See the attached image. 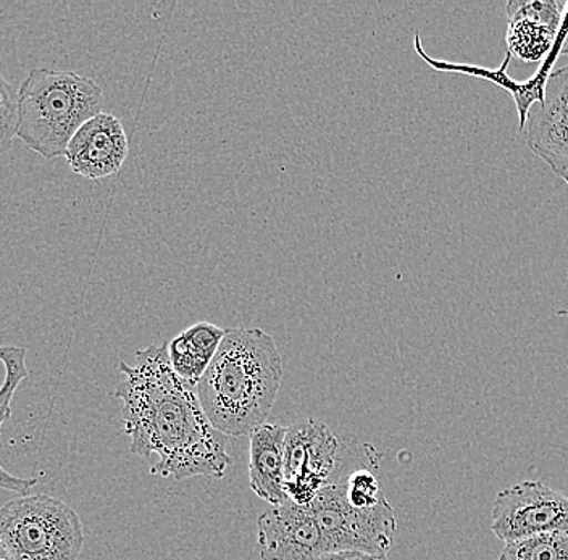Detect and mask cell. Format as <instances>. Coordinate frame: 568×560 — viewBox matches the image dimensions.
Listing matches in <instances>:
<instances>
[{
  "instance_id": "18",
  "label": "cell",
  "mask_w": 568,
  "mask_h": 560,
  "mask_svg": "<svg viewBox=\"0 0 568 560\" xmlns=\"http://www.w3.org/2000/svg\"><path fill=\"white\" fill-rule=\"evenodd\" d=\"M314 560H388V556L367 554V552L357 551H336L325 552Z\"/></svg>"
},
{
  "instance_id": "16",
  "label": "cell",
  "mask_w": 568,
  "mask_h": 560,
  "mask_svg": "<svg viewBox=\"0 0 568 560\" xmlns=\"http://www.w3.org/2000/svg\"><path fill=\"white\" fill-rule=\"evenodd\" d=\"M344 489L351 506L357 509H371L385 499L378 478L367 467L355 469L344 477Z\"/></svg>"
},
{
  "instance_id": "2",
  "label": "cell",
  "mask_w": 568,
  "mask_h": 560,
  "mask_svg": "<svg viewBox=\"0 0 568 560\" xmlns=\"http://www.w3.org/2000/svg\"><path fill=\"white\" fill-rule=\"evenodd\" d=\"M282 381L275 339L261 328H231L195 393L213 428L240 438L266 424Z\"/></svg>"
},
{
  "instance_id": "10",
  "label": "cell",
  "mask_w": 568,
  "mask_h": 560,
  "mask_svg": "<svg viewBox=\"0 0 568 560\" xmlns=\"http://www.w3.org/2000/svg\"><path fill=\"white\" fill-rule=\"evenodd\" d=\"M130 144L123 123L112 113H99L71 138L65 155L71 172L83 179H109L122 170Z\"/></svg>"
},
{
  "instance_id": "4",
  "label": "cell",
  "mask_w": 568,
  "mask_h": 560,
  "mask_svg": "<svg viewBox=\"0 0 568 560\" xmlns=\"http://www.w3.org/2000/svg\"><path fill=\"white\" fill-rule=\"evenodd\" d=\"M0 540L16 560H78L83 523L73 507L52 496H17L0 507Z\"/></svg>"
},
{
  "instance_id": "19",
  "label": "cell",
  "mask_w": 568,
  "mask_h": 560,
  "mask_svg": "<svg viewBox=\"0 0 568 560\" xmlns=\"http://www.w3.org/2000/svg\"><path fill=\"white\" fill-rule=\"evenodd\" d=\"M0 560H16L12 558V554H10L9 549L6 548L2 540H0Z\"/></svg>"
},
{
  "instance_id": "17",
  "label": "cell",
  "mask_w": 568,
  "mask_h": 560,
  "mask_svg": "<svg viewBox=\"0 0 568 560\" xmlns=\"http://www.w3.org/2000/svg\"><path fill=\"white\" fill-rule=\"evenodd\" d=\"M18 130V91L0 73V154L12 149Z\"/></svg>"
},
{
  "instance_id": "5",
  "label": "cell",
  "mask_w": 568,
  "mask_h": 560,
  "mask_svg": "<svg viewBox=\"0 0 568 560\" xmlns=\"http://www.w3.org/2000/svg\"><path fill=\"white\" fill-rule=\"evenodd\" d=\"M344 460L337 474L308 505L317 517L329 552L357 551L386 556L396 538L397 520L388 499L371 509L351 506L344 489Z\"/></svg>"
},
{
  "instance_id": "13",
  "label": "cell",
  "mask_w": 568,
  "mask_h": 560,
  "mask_svg": "<svg viewBox=\"0 0 568 560\" xmlns=\"http://www.w3.org/2000/svg\"><path fill=\"white\" fill-rule=\"evenodd\" d=\"M225 336L226 329L211 322H197L184 329L166 344L173 371L181 380L197 388Z\"/></svg>"
},
{
  "instance_id": "15",
  "label": "cell",
  "mask_w": 568,
  "mask_h": 560,
  "mask_svg": "<svg viewBox=\"0 0 568 560\" xmlns=\"http://www.w3.org/2000/svg\"><path fill=\"white\" fill-rule=\"evenodd\" d=\"M499 560H568L567 531L504 542Z\"/></svg>"
},
{
  "instance_id": "9",
  "label": "cell",
  "mask_w": 568,
  "mask_h": 560,
  "mask_svg": "<svg viewBox=\"0 0 568 560\" xmlns=\"http://www.w3.org/2000/svg\"><path fill=\"white\" fill-rule=\"evenodd\" d=\"M525 125L528 147L568 184V65L549 74Z\"/></svg>"
},
{
  "instance_id": "6",
  "label": "cell",
  "mask_w": 568,
  "mask_h": 560,
  "mask_svg": "<svg viewBox=\"0 0 568 560\" xmlns=\"http://www.w3.org/2000/svg\"><path fill=\"white\" fill-rule=\"evenodd\" d=\"M339 439L325 421L307 418L287 427L284 438V492L294 505L308 506L335 478L343 457Z\"/></svg>"
},
{
  "instance_id": "1",
  "label": "cell",
  "mask_w": 568,
  "mask_h": 560,
  "mask_svg": "<svg viewBox=\"0 0 568 560\" xmlns=\"http://www.w3.org/2000/svg\"><path fill=\"white\" fill-rule=\"evenodd\" d=\"M116 399L123 403L130 451L151 462V474L180 481L222 480L233 466L226 436L213 428L194 386L173 371L165 346L138 350L136 365L122 362Z\"/></svg>"
},
{
  "instance_id": "20",
  "label": "cell",
  "mask_w": 568,
  "mask_h": 560,
  "mask_svg": "<svg viewBox=\"0 0 568 560\" xmlns=\"http://www.w3.org/2000/svg\"><path fill=\"white\" fill-rule=\"evenodd\" d=\"M564 55L568 54V34L566 37V41H564L562 49H560Z\"/></svg>"
},
{
  "instance_id": "3",
  "label": "cell",
  "mask_w": 568,
  "mask_h": 560,
  "mask_svg": "<svg viewBox=\"0 0 568 560\" xmlns=\"http://www.w3.org/2000/svg\"><path fill=\"white\" fill-rule=\"evenodd\" d=\"M104 112V91L77 72L33 69L18 90V140L42 157H63L71 138Z\"/></svg>"
},
{
  "instance_id": "14",
  "label": "cell",
  "mask_w": 568,
  "mask_h": 560,
  "mask_svg": "<svg viewBox=\"0 0 568 560\" xmlns=\"http://www.w3.org/2000/svg\"><path fill=\"white\" fill-rule=\"evenodd\" d=\"M27 354V347L23 346H0V362L6 367V380L0 386V435H2L3 424L12 417V400L18 386L30 377V370L24 364ZM36 485H38V478L16 477L0 464V489L27 496Z\"/></svg>"
},
{
  "instance_id": "8",
  "label": "cell",
  "mask_w": 568,
  "mask_h": 560,
  "mask_svg": "<svg viewBox=\"0 0 568 560\" xmlns=\"http://www.w3.org/2000/svg\"><path fill=\"white\" fill-rule=\"evenodd\" d=\"M257 541L262 560H314L329 552L311 507L291 501L258 517Z\"/></svg>"
},
{
  "instance_id": "12",
  "label": "cell",
  "mask_w": 568,
  "mask_h": 560,
  "mask_svg": "<svg viewBox=\"0 0 568 560\" xmlns=\"http://www.w3.org/2000/svg\"><path fill=\"white\" fill-rule=\"evenodd\" d=\"M286 427L265 424L248 435V487L272 506L290 501L284 492Z\"/></svg>"
},
{
  "instance_id": "7",
  "label": "cell",
  "mask_w": 568,
  "mask_h": 560,
  "mask_svg": "<svg viewBox=\"0 0 568 560\" xmlns=\"http://www.w3.org/2000/svg\"><path fill=\"white\" fill-rule=\"evenodd\" d=\"M491 530L504 542L567 531L568 496L539 480L504 489L491 510Z\"/></svg>"
},
{
  "instance_id": "11",
  "label": "cell",
  "mask_w": 568,
  "mask_h": 560,
  "mask_svg": "<svg viewBox=\"0 0 568 560\" xmlns=\"http://www.w3.org/2000/svg\"><path fill=\"white\" fill-rule=\"evenodd\" d=\"M567 2H524L514 0L507 3V48L509 57L521 63H536L542 59L556 42Z\"/></svg>"
}]
</instances>
